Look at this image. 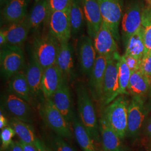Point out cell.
I'll return each mask as SVG.
<instances>
[{
  "label": "cell",
  "mask_w": 151,
  "mask_h": 151,
  "mask_svg": "<svg viewBox=\"0 0 151 151\" xmlns=\"http://www.w3.org/2000/svg\"><path fill=\"white\" fill-rule=\"evenodd\" d=\"M77 109L80 120L86 129L93 140L99 141V125L94 105L89 91L83 83H77L76 87Z\"/></svg>",
  "instance_id": "cell-1"
},
{
  "label": "cell",
  "mask_w": 151,
  "mask_h": 151,
  "mask_svg": "<svg viewBox=\"0 0 151 151\" xmlns=\"http://www.w3.org/2000/svg\"><path fill=\"white\" fill-rule=\"evenodd\" d=\"M60 43L49 32L34 38L32 44V57L43 70L56 65Z\"/></svg>",
  "instance_id": "cell-2"
},
{
  "label": "cell",
  "mask_w": 151,
  "mask_h": 151,
  "mask_svg": "<svg viewBox=\"0 0 151 151\" xmlns=\"http://www.w3.org/2000/svg\"><path fill=\"white\" fill-rule=\"evenodd\" d=\"M128 106L129 102L124 96H118L108 105L102 115L122 139L127 134Z\"/></svg>",
  "instance_id": "cell-3"
},
{
  "label": "cell",
  "mask_w": 151,
  "mask_h": 151,
  "mask_svg": "<svg viewBox=\"0 0 151 151\" xmlns=\"http://www.w3.org/2000/svg\"><path fill=\"white\" fill-rule=\"evenodd\" d=\"M40 114L46 125L58 135L67 138L72 137L70 124L54 105L51 99H44L41 101Z\"/></svg>",
  "instance_id": "cell-4"
},
{
  "label": "cell",
  "mask_w": 151,
  "mask_h": 151,
  "mask_svg": "<svg viewBox=\"0 0 151 151\" xmlns=\"http://www.w3.org/2000/svg\"><path fill=\"white\" fill-rule=\"evenodd\" d=\"M120 57L118 52H116L108 57L101 101L104 106L112 103L120 95L118 65Z\"/></svg>",
  "instance_id": "cell-5"
},
{
  "label": "cell",
  "mask_w": 151,
  "mask_h": 151,
  "mask_svg": "<svg viewBox=\"0 0 151 151\" xmlns=\"http://www.w3.org/2000/svg\"><path fill=\"white\" fill-rule=\"evenodd\" d=\"M1 73L6 79L11 78L22 71L25 65L24 53L20 47L6 44L1 49Z\"/></svg>",
  "instance_id": "cell-6"
},
{
  "label": "cell",
  "mask_w": 151,
  "mask_h": 151,
  "mask_svg": "<svg viewBox=\"0 0 151 151\" xmlns=\"http://www.w3.org/2000/svg\"><path fill=\"white\" fill-rule=\"evenodd\" d=\"M103 22L110 28L116 41L120 40L119 24L122 19V0H98Z\"/></svg>",
  "instance_id": "cell-7"
},
{
  "label": "cell",
  "mask_w": 151,
  "mask_h": 151,
  "mask_svg": "<svg viewBox=\"0 0 151 151\" xmlns=\"http://www.w3.org/2000/svg\"><path fill=\"white\" fill-rule=\"evenodd\" d=\"M47 25L48 32L56 38L60 43L69 42L72 35L70 9L52 12L49 16Z\"/></svg>",
  "instance_id": "cell-8"
},
{
  "label": "cell",
  "mask_w": 151,
  "mask_h": 151,
  "mask_svg": "<svg viewBox=\"0 0 151 151\" xmlns=\"http://www.w3.org/2000/svg\"><path fill=\"white\" fill-rule=\"evenodd\" d=\"M143 6L138 1H133L127 7L122 20V34L126 46L130 37L142 26Z\"/></svg>",
  "instance_id": "cell-9"
},
{
  "label": "cell",
  "mask_w": 151,
  "mask_h": 151,
  "mask_svg": "<svg viewBox=\"0 0 151 151\" xmlns=\"http://www.w3.org/2000/svg\"><path fill=\"white\" fill-rule=\"evenodd\" d=\"M108 57V56L97 54L91 73L89 77V92L93 99L97 101L101 102L103 96V85Z\"/></svg>",
  "instance_id": "cell-10"
},
{
  "label": "cell",
  "mask_w": 151,
  "mask_h": 151,
  "mask_svg": "<svg viewBox=\"0 0 151 151\" xmlns=\"http://www.w3.org/2000/svg\"><path fill=\"white\" fill-rule=\"evenodd\" d=\"M77 53L81 71L89 77L97 55L91 38L86 35L81 37L77 44Z\"/></svg>",
  "instance_id": "cell-11"
},
{
  "label": "cell",
  "mask_w": 151,
  "mask_h": 151,
  "mask_svg": "<svg viewBox=\"0 0 151 151\" xmlns=\"http://www.w3.org/2000/svg\"><path fill=\"white\" fill-rule=\"evenodd\" d=\"M146 114V107L142 97H133L128 106L127 135L133 136L138 133Z\"/></svg>",
  "instance_id": "cell-12"
},
{
  "label": "cell",
  "mask_w": 151,
  "mask_h": 151,
  "mask_svg": "<svg viewBox=\"0 0 151 151\" xmlns=\"http://www.w3.org/2000/svg\"><path fill=\"white\" fill-rule=\"evenodd\" d=\"M93 45L98 55L111 56L118 52L116 41L108 25L103 22L99 32L93 38Z\"/></svg>",
  "instance_id": "cell-13"
},
{
  "label": "cell",
  "mask_w": 151,
  "mask_h": 151,
  "mask_svg": "<svg viewBox=\"0 0 151 151\" xmlns=\"http://www.w3.org/2000/svg\"><path fill=\"white\" fill-rule=\"evenodd\" d=\"M54 105L70 124L74 118L72 96L68 81L63 78L60 86L51 99Z\"/></svg>",
  "instance_id": "cell-14"
},
{
  "label": "cell",
  "mask_w": 151,
  "mask_h": 151,
  "mask_svg": "<svg viewBox=\"0 0 151 151\" xmlns=\"http://www.w3.org/2000/svg\"><path fill=\"white\" fill-rule=\"evenodd\" d=\"M88 36L93 39L103 22L98 0H81Z\"/></svg>",
  "instance_id": "cell-15"
},
{
  "label": "cell",
  "mask_w": 151,
  "mask_h": 151,
  "mask_svg": "<svg viewBox=\"0 0 151 151\" xmlns=\"http://www.w3.org/2000/svg\"><path fill=\"white\" fill-rule=\"evenodd\" d=\"M4 102L6 108L15 118L27 123L32 122V111L27 101L9 93L6 96Z\"/></svg>",
  "instance_id": "cell-16"
},
{
  "label": "cell",
  "mask_w": 151,
  "mask_h": 151,
  "mask_svg": "<svg viewBox=\"0 0 151 151\" xmlns=\"http://www.w3.org/2000/svg\"><path fill=\"white\" fill-rule=\"evenodd\" d=\"M31 29L28 16L21 21L11 24L1 30L5 33L7 44L13 46H19L27 40L29 32Z\"/></svg>",
  "instance_id": "cell-17"
},
{
  "label": "cell",
  "mask_w": 151,
  "mask_h": 151,
  "mask_svg": "<svg viewBox=\"0 0 151 151\" xmlns=\"http://www.w3.org/2000/svg\"><path fill=\"white\" fill-rule=\"evenodd\" d=\"M56 65L61 71L63 78L67 81L75 78V65L73 49L69 42L60 43Z\"/></svg>",
  "instance_id": "cell-18"
},
{
  "label": "cell",
  "mask_w": 151,
  "mask_h": 151,
  "mask_svg": "<svg viewBox=\"0 0 151 151\" xmlns=\"http://www.w3.org/2000/svg\"><path fill=\"white\" fill-rule=\"evenodd\" d=\"M43 68L32 57L26 71V77L32 100L44 99L42 81L43 75Z\"/></svg>",
  "instance_id": "cell-19"
},
{
  "label": "cell",
  "mask_w": 151,
  "mask_h": 151,
  "mask_svg": "<svg viewBox=\"0 0 151 151\" xmlns=\"http://www.w3.org/2000/svg\"><path fill=\"white\" fill-rule=\"evenodd\" d=\"M63 80L62 73L56 65L44 70L42 88L44 99H52Z\"/></svg>",
  "instance_id": "cell-20"
},
{
  "label": "cell",
  "mask_w": 151,
  "mask_h": 151,
  "mask_svg": "<svg viewBox=\"0 0 151 151\" xmlns=\"http://www.w3.org/2000/svg\"><path fill=\"white\" fill-rule=\"evenodd\" d=\"M30 0H10L1 11L4 22L12 24L21 21L27 16V7Z\"/></svg>",
  "instance_id": "cell-21"
},
{
  "label": "cell",
  "mask_w": 151,
  "mask_h": 151,
  "mask_svg": "<svg viewBox=\"0 0 151 151\" xmlns=\"http://www.w3.org/2000/svg\"><path fill=\"white\" fill-rule=\"evenodd\" d=\"M103 149L104 151H124L121 138L101 116L99 120Z\"/></svg>",
  "instance_id": "cell-22"
},
{
  "label": "cell",
  "mask_w": 151,
  "mask_h": 151,
  "mask_svg": "<svg viewBox=\"0 0 151 151\" xmlns=\"http://www.w3.org/2000/svg\"><path fill=\"white\" fill-rule=\"evenodd\" d=\"M151 85V77L138 70L131 73L128 91L133 97H142L146 95Z\"/></svg>",
  "instance_id": "cell-23"
},
{
  "label": "cell",
  "mask_w": 151,
  "mask_h": 151,
  "mask_svg": "<svg viewBox=\"0 0 151 151\" xmlns=\"http://www.w3.org/2000/svg\"><path fill=\"white\" fill-rule=\"evenodd\" d=\"M27 16L31 29H38L44 23L47 24L49 16L48 0H35Z\"/></svg>",
  "instance_id": "cell-24"
},
{
  "label": "cell",
  "mask_w": 151,
  "mask_h": 151,
  "mask_svg": "<svg viewBox=\"0 0 151 151\" xmlns=\"http://www.w3.org/2000/svg\"><path fill=\"white\" fill-rule=\"evenodd\" d=\"M9 91L30 103L32 97L28 85L25 73L20 72L11 78L9 84Z\"/></svg>",
  "instance_id": "cell-25"
},
{
  "label": "cell",
  "mask_w": 151,
  "mask_h": 151,
  "mask_svg": "<svg viewBox=\"0 0 151 151\" xmlns=\"http://www.w3.org/2000/svg\"><path fill=\"white\" fill-rule=\"evenodd\" d=\"M72 123L76 139L82 150L83 151H97L91 137L76 115Z\"/></svg>",
  "instance_id": "cell-26"
},
{
  "label": "cell",
  "mask_w": 151,
  "mask_h": 151,
  "mask_svg": "<svg viewBox=\"0 0 151 151\" xmlns=\"http://www.w3.org/2000/svg\"><path fill=\"white\" fill-rule=\"evenodd\" d=\"M125 54L129 55L141 60L145 52L143 29L140 28L129 38L127 44Z\"/></svg>",
  "instance_id": "cell-27"
},
{
  "label": "cell",
  "mask_w": 151,
  "mask_h": 151,
  "mask_svg": "<svg viewBox=\"0 0 151 151\" xmlns=\"http://www.w3.org/2000/svg\"><path fill=\"white\" fill-rule=\"evenodd\" d=\"M72 35H77L82 32L86 22L81 0H72L70 7Z\"/></svg>",
  "instance_id": "cell-28"
},
{
  "label": "cell",
  "mask_w": 151,
  "mask_h": 151,
  "mask_svg": "<svg viewBox=\"0 0 151 151\" xmlns=\"http://www.w3.org/2000/svg\"><path fill=\"white\" fill-rule=\"evenodd\" d=\"M10 127L15 131L21 141L35 145L37 138L32 125L14 118L10 121Z\"/></svg>",
  "instance_id": "cell-29"
},
{
  "label": "cell",
  "mask_w": 151,
  "mask_h": 151,
  "mask_svg": "<svg viewBox=\"0 0 151 151\" xmlns=\"http://www.w3.org/2000/svg\"><path fill=\"white\" fill-rule=\"evenodd\" d=\"M142 27L143 29L146 53L151 51V8L147 4L143 7Z\"/></svg>",
  "instance_id": "cell-30"
},
{
  "label": "cell",
  "mask_w": 151,
  "mask_h": 151,
  "mask_svg": "<svg viewBox=\"0 0 151 151\" xmlns=\"http://www.w3.org/2000/svg\"><path fill=\"white\" fill-rule=\"evenodd\" d=\"M131 72L127 65L124 57L121 56L119 59L118 65L119 93L120 95L128 94V86L129 82Z\"/></svg>",
  "instance_id": "cell-31"
},
{
  "label": "cell",
  "mask_w": 151,
  "mask_h": 151,
  "mask_svg": "<svg viewBox=\"0 0 151 151\" xmlns=\"http://www.w3.org/2000/svg\"><path fill=\"white\" fill-rule=\"evenodd\" d=\"M16 134L15 131L11 127H6L1 130L0 138L2 150H7L9 148L12 142V138Z\"/></svg>",
  "instance_id": "cell-32"
},
{
  "label": "cell",
  "mask_w": 151,
  "mask_h": 151,
  "mask_svg": "<svg viewBox=\"0 0 151 151\" xmlns=\"http://www.w3.org/2000/svg\"><path fill=\"white\" fill-rule=\"evenodd\" d=\"M72 0H48L49 12L50 14L57 11H65L70 9Z\"/></svg>",
  "instance_id": "cell-33"
},
{
  "label": "cell",
  "mask_w": 151,
  "mask_h": 151,
  "mask_svg": "<svg viewBox=\"0 0 151 151\" xmlns=\"http://www.w3.org/2000/svg\"><path fill=\"white\" fill-rule=\"evenodd\" d=\"M139 70L145 75L151 77V51L145 53L140 62Z\"/></svg>",
  "instance_id": "cell-34"
},
{
  "label": "cell",
  "mask_w": 151,
  "mask_h": 151,
  "mask_svg": "<svg viewBox=\"0 0 151 151\" xmlns=\"http://www.w3.org/2000/svg\"><path fill=\"white\" fill-rule=\"evenodd\" d=\"M123 57L131 73L137 70H139L141 60H137L134 57L128 54H124Z\"/></svg>",
  "instance_id": "cell-35"
},
{
  "label": "cell",
  "mask_w": 151,
  "mask_h": 151,
  "mask_svg": "<svg viewBox=\"0 0 151 151\" xmlns=\"http://www.w3.org/2000/svg\"><path fill=\"white\" fill-rule=\"evenodd\" d=\"M54 145L56 151H76L58 136L55 138Z\"/></svg>",
  "instance_id": "cell-36"
},
{
  "label": "cell",
  "mask_w": 151,
  "mask_h": 151,
  "mask_svg": "<svg viewBox=\"0 0 151 151\" xmlns=\"http://www.w3.org/2000/svg\"><path fill=\"white\" fill-rule=\"evenodd\" d=\"M19 143L24 151H38L35 146L34 145L27 143L21 140L19 141Z\"/></svg>",
  "instance_id": "cell-37"
},
{
  "label": "cell",
  "mask_w": 151,
  "mask_h": 151,
  "mask_svg": "<svg viewBox=\"0 0 151 151\" xmlns=\"http://www.w3.org/2000/svg\"><path fill=\"white\" fill-rule=\"evenodd\" d=\"M35 146L37 148L38 151H52L44 145L43 142H42L38 138H37V139L35 142Z\"/></svg>",
  "instance_id": "cell-38"
},
{
  "label": "cell",
  "mask_w": 151,
  "mask_h": 151,
  "mask_svg": "<svg viewBox=\"0 0 151 151\" xmlns=\"http://www.w3.org/2000/svg\"><path fill=\"white\" fill-rule=\"evenodd\" d=\"M8 149L9 151H24L22 146L19 143V141H12L11 145Z\"/></svg>",
  "instance_id": "cell-39"
},
{
  "label": "cell",
  "mask_w": 151,
  "mask_h": 151,
  "mask_svg": "<svg viewBox=\"0 0 151 151\" xmlns=\"http://www.w3.org/2000/svg\"><path fill=\"white\" fill-rule=\"evenodd\" d=\"M7 124H8V122H7V119L1 111V114H0V129L1 130H2L6 127H7Z\"/></svg>",
  "instance_id": "cell-40"
},
{
  "label": "cell",
  "mask_w": 151,
  "mask_h": 151,
  "mask_svg": "<svg viewBox=\"0 0 151 151\" xmlns=\"http://www.w3.org/2000/svg\"><path fill=\"white\" fill-rule=\"evenodd\" d=\"M0 44L1 47L7 44V39L5 34L1 30L0 32Z\"/></svg>",
  "instance_id": "cell-41"
},
{
  "label": "cell",
  "mask_w": 151,
  "mask_h": 151,
  "mask_svg": "<svg viewBox=\"0 0 151 151\" xmlns=\"http://www.w3.org/2000/svg\"><path fill=\"white\" fill-rule=\"evenodd\" d=\"M147 131L148 134L151 137V118L150 119V120L148 123L147 124Z\"/></svg>",
  "instance_id": "cell-42"
},
{
  "label": "cell",
  "mask_w": 151,
  "mask_h": 151,
  "mask_svg": "<svg viewBox=\"0 0 151 151\" xmlns=\"http://www.w3.org/2000/svg\"><path fill=\"white\" fill-rule=\"evenodd\" d=\"M10 0H1V6L4 7L9 2Z\"/></svg>",
  "instance_id": "cell-43"
},
{
  "label": "cell",
  "mask_w": 151,
  "mask_h": 151,
  "mask_svg": "<svg viewBox=\"0 0 151 151\" xmlns=\"http://www.w3.org/2000/svg\"><path fill=\"white\" fill-rule=\"evenodd\" d=\"M146 1L147 5L151 8V0H146Z\"/></svg>",
  "instance_id": "cell-44"
},
{
  "label": "cell",
  "mask_w": 151,
  "mask_h": 151,
  "mask_svg": "<svg viewBox=\"0 0 151 151\" xmlns=\"http://www.w3.org/2000/svg\"><path fill=\"white\" fill-rule=\"evenodd\" d=\"M1 151H2V149H1Z\"/></svg>",
  "instance_id": "cell-45"
},
{
  "label": "cell",
  "mask_w": 151,
  "mask_h": 151,
  "mask_svg": "<svg viewBox=\"0 0 151 151\" xmlns=\"http://www.w3.org/2000/svg\"></svg>",
  "instance_id": "cell-46"
}]
</instances>
